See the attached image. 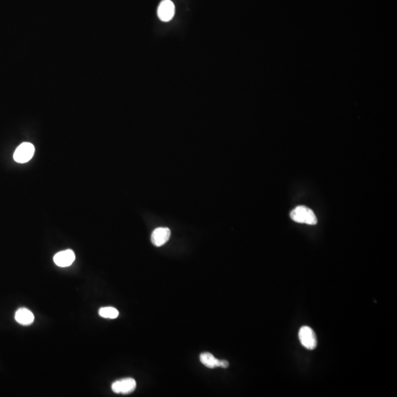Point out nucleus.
<instances>
[{"label":"nucleus","mask_w":397,"mask_h":397,"mask_svg":"<svg viewBox=\"0 0 397 397\" xmlns=\"http://www.w3.org/2000/svg\"><path fill=\"white\" fill-rule=\"evenodd\" d=\"M200 361L206 367L214 369L216 367L226 369L229 366V363L225 360H218L211 353H204L200 355Z\"/></svg>","instance_id":"obj_8"},{"label":"nucleus","mask_w":397,"mask_h":397,"mask_svg":"<svg viewBox=\"0 0 397 397\" xmlns=\"http://www.w3.org/2000/svg\"><path fill=\"white\" fill-rule=\"evenodd\" d=\"M292 220L297 223L314 225L317 224V219L313 210L305 206H298L291 213Z\"/></svg>","instance_id":"obj_1"},{"label":"nucleus","mask_w":397,"mask_h":397,"mask_svg":"<svg viewBox=\"0 0 397 397\" xmlns=\"http://www.w3.org/2000/svg\"><path fill=\"white\" fill-rule=\"evenodd\" d=\"M111 388L116 394H130L136 390V382L132 378H125L113 382Z\"/></svg>","instance_id":"obj_4"},{"label":"nucleus","mask_w":397,"mask_h":397,"mask_svg":"<svg viewBox=\"0 0 397 397\" xmlns=\"http://www.w3.org/2000/svg\"><path fill=\"white\" fill-rule=\"evenodd\" d=\"M99 315L104 318L114 319L119 316V311L113 307H104L101 308L99 311Z\"/></svg>","instance_id":"obj_10"},{"label":"nucleus","mask_w":397,"mask_h":397,"mask_svg":"<svg viewBox=\"0 0 397 397\" xmlns=\"http://www.w3.org/2000/svg\"><path fill=\"white\" fill-rule=\"evenodd\" d=\"M54 262L60 267H67L71 266L75 260V254L72 250H67L59 251L54 256Z\"/></svg>","instance_id":"obj_6"},{"label":"nucleus","mask_w":397,"mask_h":397,"mask_svg":"<svg viewBox=\"0 0 397 397\" xmlns=\"http://www.w3.org/2000/svg\"><path fill=\"white\" fill-rule=\"evenodd\" d=\"M171 237V230L167 228H156L151 235V241L155 247L164 245Z\"/></svg>","instance_id":"obj_7"},{"label":"nucleus","mask_w":397,"mask_h":397,"mask_svg":"<svg viewBox=\"0 0 397 397\" xmlns=\"http://www.w3.org/2000/svg\"><path fill=\"white\" fill-rule=\"evenodd\" d=\"M175 12L174 3L171 0H163L158 8V15L163 21H168L173 18Z\"/></svg>","instance_id":"obj_5"},{"label":"nucleus","mask_w":397,"mask_h":397,"mask_svg":"<svg viewBox=\"0 0 397 397\" xmlns=\"http://www.w3.org/2000/svg\"><path fill=\"white\" fill-rule=\"evenodd\" d=\"M15 319L19 324L21 325L28 326L33 324L35 317L33 312L25 308H21L17 310L15 313Z\"/></svg>","instance_id":"obj_9"},{"label":"nucleus","mask_w":397,"mask_h":397,"mask_svg":"<svg viewBox=\"0 0 397 397\" xmlns=\"http://www.w3.org/2000/svg\"><path fill=\"white\" fill-rule=\"evenodd\" d=\"M299 338L301 344L305 348L313 350L316 347V336H315L313 330L311 327H307V326L301 327L299 332Z\"/></svg>","instance_id":"obj_3"},{"label":"nucleus","mask_w":397,"mask_h":397,"mask_svg":"<svg viewBox=\"0 0 397 397\" xmlns=\"http://www.w3.org/2000/svg\"><path fill=\"white\" fill-rule=\"evenodd\" d=\"M35 153V147L32 144H21L14 152V159L20 164H24L32 159Z\"/></svg>","instance_id":"obj_2"}]
</instances>
